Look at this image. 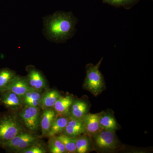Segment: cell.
I'll return each mask as SVG.
<instances>
[{
    "instance_id": "obj_1",
    "label": "cell",
    "mask_w": 153,
    "mask_h": 153,
    "mask_svg": "<svg viewBox=\"0 0 153 153\" xmlns=\"http://www.w3.org/2000/svg\"><path fill=\"white\" fill-rule=\"evenodd\" d=\"M44 22L49 38L55 42H63L74 36L77 19L71 12H56Z\"/></svg>"
},
{
    "instance_id": "obj_2",
    "label": "cell",
    "mask_w": 153,
    "mask_h": 153,
    "mask_svg": "<svg viewBox=\"0 0 153 153\" xmlns=\"http://www.w3.org/2000/svg\"><path fill=\"white\" fill-rule=\"evenodd\" d=\"M24 131V125L16 112L0 113V147Z\"/></svg>"
},
{
    "instance_id": "obj_3",
    "label": "cell",
    "mask_w": 153,
    "mask_h": 153,
    "mask_svg": "<svg viewBox=\"0 0 153 153\" xmlns=\"http://www.w3.org/2000/svg\"><path fill=\"white\" fill-rule=\"evenodd\" d=\"M42 137L41 136L36 135L32 132L24 131L2 145L0 147L8 152L19 153Z\"/></svg>"
},
{
    "instance_id": "obj_4",
    "label": "cell",
    "mask_w": 153,
    "mask_h": 153,
    "mask_svg": "<svg viewBox=\"0 0 153 153\" xmlns=\"http://www.w3.org/2000/svg\"><path fill=\"white\" fill-rule=\"evenodd\" d=\"M102 59V58L96 65L90 63L86 66L85 85L88 90L95 96L101 92L104 85L103 76L99 70Z\"/></svg>"
},
{
    "instance_id": "obj_5",
    "label": "cell",
    "mask_w": 153,
    "mask_h": 153,
    "mask_svg": "<svg viewBox=\"0 0 153 153\" xmlns=\"http://www.w3.org/2000/svg\"><path fill=\"white\" fill-rule=\"evenodd\" d=\"M21 121L29 131L36 133L40 128L41 108L39 107L25 106L18 113Z\"/></svg>"
},
{
    "instance_id": "obj_6",
    "label": "cell",
    "mask_w": 153,
    "mask_h": 153,
    "mask_svg": "<svg viewBox=\"0 0 153 153\" xmlns=\"http://www.w3.org/2000/svg\"><path fill=\"white\" fill-rule=\"evenodd\" d=\"M0 104L9 111H19L24 107L22 98L12 91H5L0 94Z\"/></svg>"
},
{
    "instance_id": "obj_7",
    "label": "cell",
    "mask_w": 153,
    "mask_h": 153,
    "mask_svg": "<svg viewBox=\"0 0 153 153\" xmlns=\"http://www.w3.org/2000/svg\"><path fill=\"white\" fill-rule=\"evenodd\" d=\"M95 136V143L101 149H111L116 146L117 141L114 131L102 130Z\"/></svg>"
},
{
    "instance_id": "obj_8",
    "label": "cell",
    "mask_w": 153,
    "mask_h": 153,
    "mask_svg": "<svg viewBox=\"0 0 153 153\" xmlns=\"http://www.w3.org/2000/svg\"><path fill=\"white\" fill-rule=\"evenodd\" d=\"M27 72L26 78L31 88L39 91H43L46 88V80L40 71L31 67L28 68Z\"/></svg>"
},
{
    "instance_id": "obj_9",
    "label": "cell",
    "mask_w": 153,
    "mask_h": 153,
    "mask_svg": "<svg viewBox=\"0 0 153 153\" xmlns=\"http://www.w3.org/2000/svg\"><path fill=\"white\" fill-rule=\"evenodd\" d=\"M30 88L26 77L16 75L11 80L6 91H12L22 98Z\"/></svg>"
},
{
    "instance_id": "obj_10",
    "label": "cell",
    "mask_w": 153,
    "mask_h": 153,
    "mask_svg": "<svg viewBox=\"0 0 153 153\" xmlns=\"http://www.w3.org/2000/svg\"><path fill=\"white\" fill-rule=\"evenodd\" d=\"M57 116V114L53 108L43 110V112L41 114L40 124L42 137H47Z\"/></svg>"
},
{
    "instance_id": "obj_11",
    "label": "cell",
    "mask_w": 153,
    "mask_h": 153,
    "mask_svg": "<svg viewBox=\"0 0 153 153\" xmlns=\"http://www.w3.org/2000/svg\"><path fill=\"white\" fill-rule=\"evenodd\" d=\"M100 115L98 114H88L84 116L82 122L85 132L90 135H95L102 130L99 124Z\"/></svg>"
},
{
    "instance_id": "obj_12",
    "label": "cell",
    "mask_w": 153,
    "mask_h": 153,
    "mask_svg": "<svg viewBox=\"0 0 153 153\" xmlns=\"http://www.w3.org/2000/svg\"><path fill=\"white\" fill-rule=\"evenodd\" d=\"M85 132L84 125L82 121L74 119L70 116L68 123L63 134L69 137H76Z\"/></svg>"
},
{
    "instance_id": "obj_13",
    "label": "cell",
    "mask_w": 153,
    "mask_h": 153,
    "mask_svg": "<svg viewBox=\"0 0 153 153\" xmlns=\"http://www.w3.org/2000/svg\"><path fill=\"white\" fill-rule=\"evenodd\" d=\"M73 98L70 96H61L58 98L53 107L57 116H68L70 115V109L73 103Z\"/></svg>"
},
{
    "instance_id": "obj_14",
    "label": "cell",
    "mask_w": 153,
    "mask_h": 153,
    "mask_svg": "<svg viewBox=\"0 0 153 153\" xmlns=\"http://www.w3.org/2000/svg\"><path fill=\"white\" fill-rule=\"evenodd\" d=\"M61 96L57 91L50 89L43 93L39 107L42 110L53 108L55 102Z\"/></svg>"
},
{
    "instance_id": "obj_15",
    "label": "cell",
    "mask_w": 153,
    "mask_h": 153,
    "mask_svg": "<svg viewBox=\"0 0 153 153\" xmlns=\"http://www.w3.org/2000/svg\"><path fill=\"white\" fill-rule=\"evenodd\" d=\"M43 93V91L30 88L22 97V102L24 107H39Z\"/></svg>"
},
{
    "instance_id": "obj_16",
    "label": "cell",
    "mask_w": 153,
    "mask_h": 153,
    "mask_svg": "<svg viewBox=\"0 0 153 153\" xmlns=\"http://www.w3.org/2000/svg\"><path fill=\"white\" fill-rule=\"evenodd\" d=\"M88 105L85 102L80 100L73 101L70 109V116L82 121L87 112Z\"/></svg>"
},
{
    "instance_id": "obj_17",
    "label": "cell",
    "mask_w": 153,
    "mask_h": 153,
    "mask_svg": "<svg viewBox=\"0 0 153 153\" xmlns=\"http://www.w3.org/2000/svg\"><path fill=\"white\" fill-rule=\"evenodd\" d=\"M69 117L68 116H57L52 123L47 137L49 138L63 133L68 123Z\"/></svg>"
},
{
    "instance_id": "obj_18",
    "label": "cell",
    "mask_w": 153,
    "mask_h": 153,
    "mask_svg": "<svg viewBox=\"0 0 153 153\" xmlns=\"http://www.w3.org/2000/svg\"><path fill=\"white\" fill-rule=\"evenodd\" d=\"M16 75V72L10 68H0V94L6 91L11 80Z\"/></svg>"
},
{
    "instance_id": "obj_19",
    "label": "cell",
    "mask_w": 153,
    "mask_h": 153,
    "mask_svg": "<svg viewBox=\"0 0 153 153\" xmlns=\"http://www.w3.org/2000/svg\"><path fill=\"white\" fill-rule=\"evenodd\" d=\"M99 124L102 130L114 131L117 129V124L114 118L109 114L100 115Z\"/></svg>"
},
{
    "instance_id": "obj_20",
    "label": "cell",
    "mask_w": 153,
    "mask_h": 153,
    "mask_svg": "<svg viewBox=\"0 0 153 153\" xmlns=\"http://www.w3.org/2000/svg\"><path fill=\"white\" fill-rule=\"evenodd\" d=\"M49 138L48 149L50 153H67L63 143L57 136L49 137Z\"/></svg>"
},
{
    "instance_id": "obj_21",
    "label": "cell",
    "mask_w": 153,
    "mask_h": 153,
    "mask_svg": "<svg viewBox=\"0 0 153 153\" xmlns=\"http://www.w3.org/2000/svg\"><path fill=\"white\" fill-rule=\"evenodd\" d=\"M140 0H102L103 3L116 8L123 7L129 10L135 5Z\"/></svg>"
},
{
    "instance_id": "obj_22",
    "label": "cell",
    "mask_w": 153,
    "mask_h": 153,
    "mask_svg": "<svg viewBox=\"0 0 153 153\" xmlns=\"http://www.w3.org/2000/svg\"><path fill=\"white\" fill-rule=\"evenodd\" d=\"M57 136L63 143L66 152L76 153V137H69L63 134Z\"/></svg>"
},
{
    "instance_id": "obj_23",
    "label": "cell",
    "mask_w": 153,
    "mask_h": 153,
    "mask_svg": "<svg viewBox=\"0 0 153 153\" xmlns=\"http://www.w3.org/2000/svg\"><path fill=\"white\" fill-rule=\"evenodd\" d=\"M45 145L39 139L28 147L20 151L19 153H46L48 151V149Z\"/></svg>"
},
{
    "instance_id": "obj_24",
    "label": "cell",
    "mask_w": 153,
    "mask_h": 153,
    "mask_svg": "<svg viewBox=\"0 0 153 153\" xmlns=\"http://www.w3.org/2000/svg\"><path fill=\"white\" fill-rule=\"evenodd\" d=\"M76 153H85L89 150V142L85 137H76Z\"/></svg>"
},
{
    "instance_id": "obj_25",
    "label": "cell",
    "mask_w": 153,
    "mask_h": 153,
    "mask_svg": "<svg viewBox=\"0 0 153 153\" xmlns=\"http://www.w3.org/2000/svg\"><path fill=\"white\" fill-rule=\"evenodd\" d=\"M0 105H1V104H0Z\"/></svg>"
}]
</instances>
